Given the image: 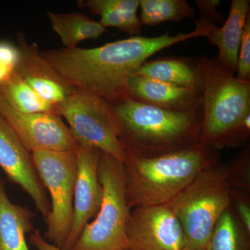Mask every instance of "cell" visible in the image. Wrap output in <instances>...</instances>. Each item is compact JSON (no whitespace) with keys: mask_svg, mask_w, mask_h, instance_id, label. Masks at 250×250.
I'll return each mask as SVG.
<instances>
[{"mask_svg":"<svg viewBox=\"0 0 250 250\" xmlns=\"http://www.w3.org/2000/svg\"><path fill=\"white\" fill-rule=\"evenodd\" d=\"M59 116L68 123L77 146L99 149L126 162L121 141V127L112 104L98 95L75 88L58 106Z\"/></svg>","mask_w":250,"mask_h":250,"instance_id":"cell-7","label":"cell"},{"mask_svg":"<svg viewBox=\"0 0 250 250\" xmlns=\"http://www.w3.org/2000/svg\"><path fill=\"white\" fill-rule=\"evenodd\" d=\"M127 250H183L180 223L167 205L135 207L126 225Z\"/></svg>","mask_w":250,"mask_h":250,"instance_id":"cell-9","label":"cell"},{"mask_svg":"<svg viewBox=\"0 0 250 250\" xmlns=\"http://www.w3.org/2000/svg\"><path fill=\"white\" fill-rule=\"evenodd\" d=\"M207 250H250V233L243 228L231 207L219 219Z\"/></svg>","mask_w":250,"mask_h":250,"instance_id":"cell-21","label":"cell"},{"mask_svg":"<svg viewBox=\"0 0 250 250\" xmlns=\"http://www.w3.org/2000/svg\"><path fill=\"white\" fill-rule=\"evenodd\" d=\"M141 25L155 26L195 17V11L186 0H139Z\"/></svg>","mask_w":250,"mask_h":250,"instance_id":"cell-22","label":"cell"},{"mask_svg":"<svg viewBox=\"0 0 250 250\" xmlns=\"http://www.w3.org/2000/svg\"><path fill=\"white\" fill-rule=\"evenodd\" d=\"M250 0H232L228 17L222 27L208 21H195L206 28V38L218 47L217 62L233 74L237 71L238 51L250 14Z\"/></svg>","mask_w":250,"mask_h":250,"instance_id":"cell-15","label":"cell"},{"mask_svg":"<svg viewBox=\"0 0 250 250\" xmlns=\"http://www.w3.org/2000/svg\"><path fill=\"white\" fill-rule=\"evenodd\" d=\"M200 13V20L208 21L213 24H221L224 22V16L217 10L221 4L220 0H195Z\"/></svg>","mask_w":250,"mask_h":250,"instance_id":"cell-26","label":"cell"},{"mask_svg":"<svg viewBox=\"0 0 250 250\" xmlns=\"http://www.w3.org/2000/svg\"><path fill=\"white\" fill-rule=\"evenodd\" d=\"M29 242L36 250H65L61 249L46 241L39 230H35L31 235Z\"/></svg>","mask_w":250,"mask_h":250,"instance_id":"cell-28","label":"cell"},{"mask_svg":"<svg viewBox=\"0 0 250 250\" xmlns=\"http://www.w3.org/2000/svg\"><path fill=\"white\" fill-rule=\"evenodd\" d=\"M113 105L128 157H157L193 147L200 141L202 108L169 111L131 99Z\"/></svg>","mask_w":250,"mask_h":250,"instance_id":"cell-2","label":"cell"},{"mask_svg":"<svg viewBox=\"0 0 250 250\" xmlns=\"http://www.w3.org/2000/svg\"><path fill=\"white\" fill-rule=\"evenodd\" d=\"M0 167L11 182L17 184L30 196L45 220L50 212V203L34 167L31 153L1 115Z\"/></svg>","mask_w":250,"mask_h":250,"instance_id":"cell-11","label":"cell"},{"mask_svg":"<svg viewBox=\"0 0 250 250\" xmlns=\"http://www.w3.org/2000/svg\"><path fill=\"white\" fill-rule=\"evenodd\" d=\"M0 95L10 106L24 113L58 114V107L41 98L17 74L0 83Z\"/></svg>","mask_w":250,"mask_h":250,"instance_id":"cell-20","label":"cell"},{"mask_svg":"<svg viewBox=\"0 0 250 250\" xmlns=\"http://www.w3.org/2000/svg\"><path fill=\"white\" fill-rule=\"evenodd\" d=\"M51 27L62 41L64 48H74L82 41L98 39L106 32L100 22L80 12L54 13L47 11Z\"/></svg>","mask_w":250,"mask_h":250,"instance_id":"cell-19","label":"cell"},{"mask_svg":"<svg viewBox=\"0 0 250 250\" xmlns=\"http://www.w3.org/2000/svg\"><path fill=\"white\" fill-rule=\"evenodd\" d=\"M20 60L15 73L36 93L58 107L75 88L67 83L41 55L37 45L27 42L22 32L16 36Z\"/></svg>","mask_w":250,"mask_h":250,"instance_id":"cell-13","label":"cell"},{"mask_svg":"<svg viewBox=\"0 0 250 250\" xmlns=\"http://www.w3.org/2000/svg\"></svg>","mask_w":250,"mask_h":250,"instance_id":"cell-29","label":"cell"},{"mask_svg":"<svg viewBox=\"0 0 250 250\" xmlns=\"http://www.w3.org/2000/svg\"><path fill=\"white\" fill-rule=\"evenodd\" d=\"M0 115L30 153L36 150L77 149V143L68 126L58 114L19 111L0 95Z\"/></svg>","mask_w":250,"mask_h":250,"instance_id":"cell-10","label":"cell"},{"mask_svg":"<svg viewBox=\"0 0 250 250\" xmlns=\"http://www.w3.org/2000/svg\"><path fill=\"white\" fill-rule=\"evenodd\" d=\"M134 75L202 93L203 79L198 59L163 58L145 62Z\"/></svg>","mask_w":250,"mask_h":250,"instance_id":"cell-16","label":"cell"},{"mask_svg":"<svg viewBox=\"0 0 250 250\" xmlns=\"http://www.w3.org/2000/svg\"><path fill=\"white\" fill-rule=\"evenodd\" d=\"M206 37L204 28L154 37L131 36L93 48H62L41 52V55L71 86L98 95L115 104L128 98L129 79L147 59L179 42Z\"/></svg>","mask_w":250,"mask_h":250,"instance_id":"cell-1","label":"cell"},{"mask_svg":"<svg viewBox=\"0 0 250 250\" xmlns=\"http://www.w3.org/2000/svg\"><path fill=\"white\" fill-rule=\"evenodd\" d=\"M228 183L233 190L250 192V147L247 145L229 164H226Z\"/></svg>","mask_w":250,"mask_h":250,"instance_id":"cell-23","label":"cell"},{"mask_svg":"<svg viewBox=\"0 0 250 250\" xmlns=\"http://www.w3.org/2000/svg\"><path fill=\"white\" fill-rule=\"evenodd\" d=\"M231 207L243 228L250 233V192L231 189Z\"/></svg>","mask_w":250,"mask_h":250,"instance_id":"cell-25","label":"cell"},{"mask_svg":"<svg viewBox=\"0 0 250 250\" xmlns=\"http://www.w3.org/2000/svg\"><path fill=\"white\" fill-rule=\"evenodd\" d=\"M218 161V149L200 143L157 157H128L124 164L128 207L168 205L202 170Z\"/></svg>","mask_w":250,"mask_h":250,"instance_id":"cell-4","label":"cell"},{"mask_svg":"<svg viewBox=\"0 0 250 250\" xmlns=\"http://www.w3.org/2000/svg\"><path fill=\"white\" fill-rule=\"evenodd\" d=\"M34 217L29 207L11 202L0 178V250H30L26 236L34 230Z\"/></svg>","mask_w":250,"mask_h":250,"instance_id":"cell-17","label":"cell"},{"mask_svg":"<svg viewBox=\"0 0 250 250\" xmlns=\"http://www.w3.org/2000/svg\"><path fill=\"white\" fill-rule=\"evenodd\" d=\"M101 153L99 149L77 146L73 220L65 250H71L85 225L95 218L101 206L103 187L98 177Z\"/></svg>","mask_w":250,"mask_h":250,"instance_id":"cell-12","label":"cell"},{"mask_svg":"<svg viewBox=\"0 0 250 250\" xmlns=\"http://www.w3.org/2000/svg\"><path fill=\"white\" fill-rule=\"evenodd\" d=\"M128 98L173 111L201 109L202 93L180 88L141 75H133L127 85Z\"/></svg>","mask_w":250,"mask_h":250,"instance_id":"cell-14","label":"cell"},{"mask_svg":"<svg viewBox=\"0 0 250 250\" xmlns=\"http://www.w3.org/2000/svg\"><path fill=\"white\" fill-rule=\"evenodd\" d=\"M231 191L226 166L218 161L206 167L167 205L183 229V250H207L219 219L231 207Z\"/></svg>","mask_w":250,"mask_h":250,"instance_id":"cell-5","label":"cell"},{"mask_svg":"<svg viewBox=\"0 0 250 250\" xmlns=\"http://www.w3.org/2000/svg\"><path fill=\"white\" fill-rule=\"evenodd\" d=\"M237 75L238 80L250 82V14L248 16L238 55Z\"/></svg>","mask_w":250,"mask_h":250,"instance_id":"cell-24","label":"cell"},{"mask_svg":"<svg viewBox=\"0 0 250 250\" xmlns=\"http://www.w3.org/2000/svg\"><path fill=\"white\" fill-rule=\"evenodd\" d=\"M98 177L103 201L93 221L85 225L71 250H126L130 209L125 190L124 163L101 153Z\"/></svg>","mask_w":250,"mask_h":250,"instance_id":"cell-6","label":"cell"},{"mask_svg":"<svg viewBox=\"0 0 250 250\" xmlns=\"http://www.w3.org/2000/svg\"><path fill=\"white\" fill-rule=\"evenodd\" d=\"M31 155L41 183L50 195V212L45 219V239L65 250L73 220L76 149L36 150Z\"/></svg>","mask_w":250,"mask_h":250,"instance_id":"cell-8","label":"cell"},{"mask_svg":"<svg viewBox=\"0 0 250 250\" xmlns=\"http://www.w3.org/2000/svg\"><path fill=\"white\" fill-rule=\"evenodd\" d=\"M79 6L100 17L104 28L115 27L132 36H139L141 25L138 10L139 0H82Z\"/></svg>","mask_w":250,"mask_h":250,"instance_id":"cell-18","label":"cell"},{"mask_svg":"<svg viewBox=\"0 0 250 250\" xmlns=\"http://www.w3.org/2000/svg\"><path fill=\"white\" fill-rule=\"evenodd\" d=\"M20 60L17 46L7 41H0V65L16 71Z\"/></svg>","mask_w":250,"mask_h":250,"instance_id":"cell-27","label":"cell"},{"mask_svg":"<svg viewBox=\"0 0 250 250\" xmlns=\"http://www.w3.org/2000/svg\"><path fill=\"white\" fill-rule=\"evenodd\" d=\"M202 79V120L199 143L216 149L235 147L250 136V82L235 74L216 59H199Z\"/></svg>","mask_w":250,"mask_h":250,"instance_id":"cell-3","label":"cell"}]
</instances>
